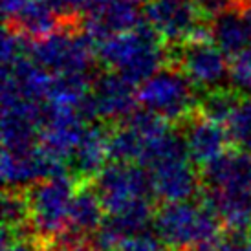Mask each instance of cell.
I'll use <instances>...</instances> for the list:
<instances>
[{
	"label": "cell",
	"mask_w": 251,
	"mask_h": 251,
	"mask_svg": "<svg viewBox=\"0 0 251 251\" xmlns=\"http://www.w3.org/2000/svg\"><path fill=\"white\" fill-rule=\"evenodd\" d=\"M96 53L105 66L132 84L145 83L169 64V50L161 46V37L149 22L98 42Z\"/></svg>",
	"instance_id": "obj_1"
},
{
	"label": "cell",
	"mask_w": 251,
	"mask_h": 251,
	"mask_svg": "<svg viewBox=\"0 0 251 251\" xmlns=\"http://www.w3.org/2000/svg\"><path fill=\"white\" fill-rule=\"evenodd\" d=\"M154 231L171 251H189L218 242L222 222L207 203H165L154 213Z\"/></svg>",
	"instance_id": "obj_2"
},
{
	"label": "cell",
	"mask_w": 251,
	"mask_h": 251,
	"mask_svg": "<svg viewBox=\"0 0 251 251\" xmlns=\"http://www.w3.org/2000/svg\"><path fill=\"white\" fill-rule=\"evenodd\" d=\"M75 189L77 183L66 175L39 181L28 189L29 227L37 246L50 248L70 227Z\"/></svg>",
	"instance_id": "obj_3"
},
{
	"label": "cell",
	"mask_w": 251,
	"mask_h": 251,
	"mask_svg": "<svg viewBox=\"0 0 251 251\" xmlns=\"http://www.w3.org/2000/svg\"><path fill=\"white\" fill-rule=\"evenodd\" d=\"M29 55L39 66L55 75L90 74L96 61V42L83 31L64 26L51 35L31 44Z\"/></svg>",
	"instance_id": "obj_4"
},
{
	"label": "cell",
	"mask_w": 251,
	"mask_h": 251,
	"mask_svg": "<svg viewBox=\"0 0 251 251\" xmlns=\"http://www.w3.org/2000/svg\"><path fill=\"white\" fill-rule=\"evenodd\" d=\"M138 99L145 110L160 116L165 121L185 123L198 108L195 86L175 66L161 68L151 79L141 83Z\"/></svg>",
	"instance_id": "obj_5"
},
{
	"label": "cell",
	"mask_w": 251,
	"mask_h": 251,
	"mask_svg": "<svg viewBox=\"0 0 251 251\" xmlns=\"http://www.w3.org/2000/svg\"><path fill=\"white\" fill-rule=\"evenodd\" d=\"M101 202L108 215L121 213L132 205L151 202L152 183L151 175L141 165L114 161L106 165L94 180Z\"/></svg>",
	"instance_id": "obj_6"
},
{
	"label": "cell",
	"mask_w": 251,
	"mask_h": 251,
	"mask_svg": "<svg viewBox=\"0 0 251 251\" xmlns=\"http://www.w3.org/2000/svg\"><path fill=\"white\" fill-rule=\"evenodd\" d=\"M169 66H175L198 90H215L229 79L226 53L213 42H185L169 50Z\"/></svg>",
	"instance_id": "obj_7"
},
{
	"label": "cell",
	"mask_w": 251,
	"mask_h": 251,
	"mask_svg": "<svg viewBox=\"0 0 251 251\" xmlns=\"http://www.w3.org/2000/svg\"><path fill=\"white\" fill-rule=\"evenodd\" d=\"M147 22L169 44H185L205 24L196 0H149Z\"/></svg>",
	"instance_id": "obj_8"
},
{
	"label": "cell",
	"mask_w": 251,
	"mask_h": 251,
	"mask_svg": "<svg viewBox=\"0 0 251 251\" xmlns=\"http://www.w3.org/2000/svg\"><path fill=\"white\" fill-rule=\"evenodd\" d=\"M138 92L134 84L119 75L118 72L101 74L94 79L92 84V110L94 118L123 123L136 112L138 106Z\"/></svg>",
	"instance_id": "obj_9"
},
{
	"label": "cell",
	"mask_w": 251,
	"mask_h": 251,
	"mask_svg": "<svg viewBox=\"0 0 251 251\" xmlns=\"http://www.w3.org/2000/svg\"><path fill=\"white\" fill-rule=\"evenodd\" d=\"M140 0H112L103 6L94 7L79 21V28L88 39L101 42L112 35L132 31L143 24Z\"/></svg>",
	"instance_id": "obj_10"
},
{
	"label": "cell",
	"mask_w": 251,
	"mask_h": 251,
	"mask_svg": "<svg viewBox=\"0 0 251 251\" xmlns=\"http://www.w3.org/2000/svg\"><path fill=\"white\" fill-rule=\"evenodd\" d=\"M86 123L88 119L79 110L44 105V123L39 143L46 151L68 161L88 128Z\"/></svg>",
	"instance_id": "obj_11"
},
{
	"label": "cell",
	"mask_w": 251,
	"mask_h": 251,
	"mask_svg": "<svg viewBox=\"0 0 251 251\" xmlns=\"http://www.w3.org/2000/svg\"><path fill=\"white\" fill-rule=\"evenodd\" d=\"M189 160L191 158L171 160L149 169L156 198L165 203L189 202L200 191V178Z\"/></svg>",
	"instance_id": "obj_12"
},
{
	"label": "cell",
	"mask_w": 251,
	"mask_h": 251,
	"mask_svg": "<svg viewBox=\"0 0 251 251\" xmlns=\"http://www.w3.org/2000/svg\"><path fill=\"white\" fill-rule=\"evenodd\" d=\"M183 140L187 145L189 158L193 163L205 167L211 161L218 160L226 154V149L231 143L227 128L220 123L200 116L198 112L183 123Z\"/></svg>",
	"instance_id": "obj_13"
},
{
	"label": "cell",
	"mask_w": 251,
	"mask_h": 251,
	"mask_svg": "<svg viewBox=\"0 0 251 251\" xmlns=\"http://www.w3.org/2000/svg\"><path fill=\"white\" fill-rule=\"evenodd\" d=\"M51 79L53 77H50L33 59H24L9 68H2V96L42 103L48 98Z\"/></svg>",
	"instance_id": "obj_14"
},
{
	"label": "cell",
	"mask_w": 251,
	"mask_h": 251,
	"mask_svg": "<svg viewBox=\"0 0 251 251\" xmlns=\"http://www.w3.org/2000/svg\"><path fill=\"white\" fill-rule=\"evenodd\" d=\"M202 183L209 189L251 191V152H226L202 171Z\"/></svg>",
	"instance_id": "obj_15"
},
{
	"label": "cell",
	"mask_w": 251,
	"mask_h": 251,
	"mask_svg": "<svg viewBox=\"0 0 251 251\" xmlns=\"http://www.w3.org/2000/svg\"><path fill=\"white\" fill-rule=\"evenodd\" d=\"M200 200L215 211L222 226L227 229L246 231L251 227V191H224L205 187Z\"/></svg>",
	"instance_id": "obj_16"
},
{
	"label": "cell",
	"mask_w": 251,
	"mask_h": 251,
	"mask_svg": "<svg viewBox=\"0 0 251 251\" xmlns=\"http://www.w3.org/2000/svg\"><path fill=\"white\" fill-rule=\"evenodd\" d=\"M108 154V132L101 125H88L81 143L72 154V169L79 181L96 180V176L106 167Z\"/></svg>",
	"instance_id": "obj_17"
},
{
	"label": "cell",
	"mask_w": 251,
	"mask_h": 251,
	"mask_svg": "<svg viewBox=\"0 0 251 251\" xmlns=\"http://www.w3.org/2000/svg\"><path fill=\"white\" fill-rule=\"evenodd\" d=\"M211 41L226 55L235 57L246 51L251 42V28L244 15V7H235L211 21Z\"/></svg>",
	"instance_id": "obj_18"
},
{
	"label": "cell",
	"mask_w": 251,
	"mask_h": 251,
	"mask_svg": "<svg viewBox=\"0 0 251 251\" xmlns=\"http://www.w3.org/2000/svg\"><path fill=\"white\" fill-rule=\"evenodd\" d=\"M105 215V205L101 202L94 181H79L72 202L70 229L90 237L101 227Z\"/></svg>",
	"instance_id": "obj_19"
},
{
	"label": "cell",
	"mask_w": 251,
	"mask_h": 251,
	"mask_svg": "<svg viewBox=\"0 0 251 251\" xmlns=\"http://www.w3.org/2000/svg\"><path fill=\"white\" fill-rule=\"evenodd\" d=\"M63 24L61 15L57 13L48 0H29L22 13L11 22V26L19 29L28 39H44L59 31L57 26Z\"/></svg>",
	"instance_id": "obj_20"
},
{
	"label": "cell",
	"mask_w": 251,
	"mask_h": 251,
	"mask_svg": "<svg viewBox=\"0 0 251 251\" xmlns=\"http://www.w3.org/2000/svg\"><path fill=\"white\" fill-rule=\"evenodd\" d=\"M147 143L149 141L126 119L123 123H118L112 128V132H108V154L114 161H121V163L138 161L140 163Z\"/></svg>",
	"instance_id": "obj_21"
},
{
	"label": "cell",
	"mask_w": 251,
	"mask_h": 251,
	"mask_svg": "<svg viewBox=\"0 0 251 251\" xmlns=\"http://www.w3.org/2000/svg\"><path fill=\"white\" fill-rule=\"evenodd\" d=\"M238 94L233 88H215L205 92L202 98H198V108L196 112L203 118L211 119L215 123L226 125L231 112L235 110L238 103Z\"/></svg>",
	"instance_id": "obj_22"
},
{
	"label": "cell",
	"mask_w": 251,
	"mask_h": 251,
	"mask_svg": "<svg viewBox=\"0 0 251 251\" xmlns=\"http://www.w3.org/2000/svg\"><path fill=\"white\" fill-rule=\"evenodd\" d=\"M231 143L238 151L251 152V98L238 99L235 110L226 123Z\"/></svg>",
	"instance_id": "obj_23"
},
{
	"label": "cell",
	"mask_w": 251,
	"mask_h": 251,
	"mask_svg": "<svg viewBox=\"0 0 251 251\" xmlns=\"http://www.w3.org/2000/svg\"><path fill=\"white\" fill-rule=\"evenodd\" d=\"M29 39L19 29L7 24L2 31V68H9L13 64L21 63L24 59H28Z\"/></svg>",
	"instance_id": "obj_24"
},
{
	"label": "cell",
	"mask_w": 251,
	"mask_h": 251,
	"mask_svg": "<svg viewBox=\"0 0 251 251\" xmlns=\"http://www.w3.org/2000/svg\"><path fill=\"white\" fill-rule=\"evenodd\" d=\"M229 84L237 94L251 98V50L233 57L229 63Z\"/></svg>",
	"instance_id": "obj_25"
},
{
	"label": "cell",
	"mask_w": 251,
	"mask_h": 251,
	"mask_svg": "<svg viewBox=\"0 0 251 251\" xmlns=\"http://www.w3.org/2000/svg\"><path fill=\"white\" fill-rule=\"evenodd\" d=\"M116 251H171L167 246L161 242V238L154 233L143 231L134 237H128L121 242Z\"/></svg>",
	"instance_id": "obj_26"
},
{
	"label": "cell",
	"mask_w": 251,
	"mask_h": 251,
	"mask_svg": "<svg viewBox=\"0 0 251 251\" xmlns=\"http://www.w3.org/2000/svg\"><path fill=\"white\" fill-rule=\"evenodd\" d=\"M250 240L244 231H227L226 235L218 238L216 250L218 251H248Z\"/></svg>",
	"instance_id": "obj_27"
},
{
	"label": "cell",
	"mask_w": 251,
	"mask_h": 251,
	"mask_svg": "<svg viewBox=\"0 0 251 251\" xmlns=\"http://www.w3.org/2000/svg\"><path fill=\"white\" fill-rule=\"evenodd\" d=\"M41 246L35 244V240H29V237H11L2 240V251H39Z\"/></svg>",
	"instance_id": "obj_28"
},
{
	"label": "cell",
	"mask_w": 251,
	"mask_h": 251,
	"mask_svg": "<svg viewBox=\"0 0 251 251\" xmlns=\"http://www.w3.org/2000/svg\"><path fill=\"white\" fill-rule=\"evenodd\" d=\"M0 2H2L4 19L7 21V24H11L22 13V9L26 7V4H28L29 0H0Z\"/></svg>",
	"instance_id": "obj_29"
},
{
	"label": "cell",
	"mask_w": 251,
	"mask_h": 251,
	"mask_svg": "<svg viewBox=\"0 0 251 251\" xmlns=\"http://www.w3.org/2000/svg\"><path fill=\"white\" fill-rule=\"evenodd\" d=\"M189 251H218V250H216V242H215V244L200 246V248H196V250H189Z\"/></svg>",
	"instance_id": "obj_30"
},
{
	"label": "cell",
	"mask_w": 251,
	"mask_h": 251,
	"mask_svg": "<svg viewBox=\"0 0 251 251\" xmlns=\"http://www.w3.org/2000/svg\"><path fill=\"white\" fill-rule=\"evenodd\" d=\"M244 4L248 6V4H251V0H244ZM246 6H244V7H246Z\"/></svg>",
	"instance_id": "obj_31"
},
{
	"label": "cell",
	"mask_w": 251,
	"mask_h": 251,
	"mask_svg": "<svg viewBox=\"0 0 251 251\" xmlns=\"http://www.w3.org/2000/svg\"><path fill=\"white\" fill-rule=\"evenodd\" d=\"M248 251H251V242H250V246H248Z\"/></svg>",
	"instance_id": "obj_32"
},
{
	"label": "cell",
	"mask_w": 251,
	"mask_h": 251,
	"mask_svg": "<svg viewBox=\"0 0 251 251\" xmlns=\"http://www.w3.org/2000/svg\"><path fill=\"white\" fill-rule=\"evenodd\" d=\"M140 2H145V0H140Z\"/></svg>",
	"instance_id": "obj_33"
}]
</instances>
